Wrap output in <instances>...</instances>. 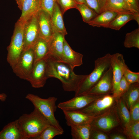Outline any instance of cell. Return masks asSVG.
<instances>
[{
	"mask_svg": "<svg viewBox=\"0 0 139 139\" xmlns=\"http://www.w3.org/2000/svg\"><path fill=\"white\" fill-rule=\"evenodd\" d=\"M34 63L33 52L31 48L23 51L16 64L12 68L13 72L20 78L27 80Z\"/></svg>",
	"mask_w": 139,
	"mask_h": 139,
	"instance_id": "6",
	"label": "cell"
},
{
	"mask_svg": "<svg viewBox=\"0 0 139 139\" xmlns=\"http://www.w3.org/2000/svg\"><path fill=\"white\" fill-rule=\"evenodd\" d=\"M107 0H85L87 4L98 14L103 11Z\"/></svg>",
	"mask_w": 139,
	"mask_h": 139,
	"instance_id": "31",
	"label": "cell"
},
{
	"mask_svg": "<svg viewBox=\"0 0 139 139\" xmlns=\"http://www.w3.org/2000/svg\"><path fill=\"white\" fill-rule=\"evenodd\" d=\"M112 88L113 89L112 73L111 67L86 94L96 95L106 94L109 92Z\"/></svg>",
	"mask_w": 139,
	"mask_h": 139,
	"instance_id": "14",
	"label": "cell"
},
{
	"mask_svg": "<svg viewBox=\"0 0 139 139\" xmlns=\"http://www.w3.org/2000/svg\"><path fill=\"white\" fill-rule=\"evenodd\" d=\"M111 11L117 14L136 13L132 11L124 0H107L103 11Z\"/></svg>",
	"mask_w": 139,
	"mask_h": 139,
	"instance_id": "23",
	"label": "cell"
},
{
	"mask_svg": "<svg viewBox=\"0 0 139 139\" xmlns=\"http://www.w3.org/2000/svg\"><path fill=\"white\" fill-rule=\"evenodd\" d=\"M130 84L123 76L119 83L116 93L114 96L118 97L123 95L128 89Z\"/></svg>",
	"mask_w": 139,
	"mask_h": 139,
	"instance_id": "34",
	"label": "cell"
},
{
	"mask_svg": "<svg viewBox=\"0 0 139 139\" xmlns=\"http://www.w3.org/2000/svg\"><path fill=\"white\" fill-rule=\"evenodd\" d=\"M111 138L112 139H125L124 136L120 135H114L112 136Z\"/></svg>",
	"mask_w": 139,
	"mask_h": 139,
	"instance_id": "41",
	"label": "cell"
},
{
	"mask_svg": "<svg viewBox=\"0 0 139 139\" xmlns=\"http://www.w3.org/2000/svg\"><path fill=\"white\" fill-rule=\"evenodd\" d=\"M40 10V0H24L21 15L18 21L24 24L32 16Z\"/></svg>",
	"mask_w": 139,
	"mask_h": 139,
	"instance_id": "18",
	"label": "cell"
},
{
	"mask_svg": "<svg viewBox=\"0 0 139 139\" xmlns=\"http://www.w3.org/2000/svg\"><path fill=\"white\" fill-rule=\"evenodd\" d=\"M67 125L72 126L90 124L94 117L80 110H63Z\"/></svg>",
	"mask_w": 139,
	"mask_h": 139,
	"instance_id": "12",
	"label": "cell"
},
{
	"mask_svg": "<svg viewBox=\"0 0 139 139\" xmlns=\"http://www.w3.org/2000/svg\"><path fill=\"white\" fill-rule=\"evenodd\" d=\"M83 55L75 51L71 47L66 41L64 42L62 62L70 65L73 69L83 64Z\"/></svg>",
	"mask_w": 139,
	"mask_h": 139,
	"instance_id": "16",
	"label": "cell"
},
{
	"mask_svg": "<svg viewBox=\"0 0 139 139\" xmlns=\"http://www.w3.org/2000/svg\"><path fill=\"white\" fill-rule=\"evenodd\" d=\"M138 83H136L130 84L128 89L124 94L126 96L127 106L129 108H131L135 103L139 97Z\"/></svg>",
	"mask_w": 139,
	"mask_h": 139,
	"instance_id": "27",
	"label": "cell"
},
{
	"mask_svg": "<svg viewBox=\"0 0 139 139\" xmlns=\"http://www.w3.org/2000/svg\"><path fill=\"white\" fill-rule=\"evenodd\" d=\"M78 3H86L85 0H75Z\"/></svg>",
	"mask_w": 139,
	"mask_h": 139,
	"instance_id": "43",
	"label": "cell"
},
{
	"mask_svg": "<svg viewBox=\"0 0 139 139\" xmlns=\"http://www.w3.org/2000/svg\"><path fill=\"white\" fill-rule=\"evenodd\" d=\"M7 97L6 94L4 93L0 94V100L2 101H5Z\"/></svg>",
	"mask_w": 139,
	"mask_h": 139,
	"instance_id": "42",
	"label": "cell"
},
{
	"mask_svg": "<svg viewBox=\"0 0 139 139\" xmlns=\"http://www.w3.org/2000/svg\"><path fill=\"white\" fill-rule=\"evenodd\" d=\"M120 112L122 119L126 125L130 123L131 117L129 113L125 104L122 101L120 103Z\"/></svg>",
	"mask_w": 139,
	"mask_h": 139,
	"instance_id": "35",
	"label": "cell"
},
{
	"mask_svg": "<svg viewBox=\"0 0 139 139\" xmlns=\"http://www.w3.org/2000/svg\"><path fill=\"white\" fill-rule=\"evenodd\" d=\"M63 15L69 9L76 8L78 4L75 0H56Z\"/></svg>",
	"mask_w": 139,
	"mask_h": 139,
	"instance_id": "32",
	"label": "cell"
},
{
	"mask_svg": "<svg viewBox=\"0 0 139 139\" xmlns=\"http://www.w3.org/2000/svg\"><path fill=\"white\" fill-rule=\"evenodd\" d=\"M40 9L48 13L50 17L56 0H40Z\"/></svg>",
	"mask_w": 139,
	"mask_h": 139,
	"instance_id": "33",
	"label": "cell"
},
{
	"mask_svg": "<svg viewBox=\"0 0 139 139\" xmlns=\"http://www.w3.org/2000/svg\"><path fill=\"white\" fill-rule=\"evenodd\" d=\"M48 78H55L62 82L63 88L67 91L75 92L87 75H77L67 64L57 61L48 56L46 58Z\"/></svg>",
	"mask_w": 139,
	"mask_h": 139,
	"instance_id": "1",
	"label": "cell"
},
{
	"mask_svg": "<svg viewBox=\"0 0 139 139\" xmlns=\"http://www.w3.org/2000/svg\"><path fill=\"white\" fill-rule=\"evenodd\" d=\"M65 35L61 33L54 32L48 41L49 49L48 56L57 61L62 62Z\"/></svg>",
	"mask_w": 139,
	"mask_h": 139,
	"instance_id": "10",
	"label": "cell"
},
{
	"mask_svg": "<svg viewBox=\"0 0 139 139\" xmlns=\"http://www.w3.org/2000/svg\"><path fill=\"white\" fill-rule=\"evenodd\" d=\"M76 9L80 13L83 21L87 23L98 14L86 3H78Z\"/></svg>",
	"mask_w": 139,
	"mask_h": 139,
	"instance_id": "26",
	"label": "cell"
},
{
	"mask_svg": "<svg viewBox=\"0 0 139 139\" xmlns=\"http://www.w3.org/2000/svg\"><path fill=\"white\" fill-rule=\"evenodd\" d=\"M131 116L132 120L135 122L139 120V103H135L131 108Z\"/></svg>",
	"mask_w": 139,
	"mask_h": 139,
	"instance_id": "36",
	"label": "cell"
},
{
	"mask_svg": "<svg viewBox=\"0 0 139 139\" xmlns=\"http://www.w3.org/2000/svg\"><path fill=\"white\" fill-rule=\"evenodd\" d=\"M124 60L123 55L119 53L111 55V67L112 76V90L114 96L123 76L122 63Z\"/></svg>",
	"mask_w": 139,
	"mask_h": 139,
	"instance_id": "11",
	"label": "cell"
},
{
	"mask_svg": "<svg viewBox=\"0 0 139 139\" xmlns=\"http://www.w3.org/2000/svg\"><path fill=\"white\" fill-rule=\"evenodd\" d=\"M25 98L32 103L36 108L48 120L50 125L64 131L55 116L57 106L56 102L57 99L54 97L43 99L39 96L31 93H28Z\"/></svg>",
	"mask_w": 139,
	"mask_h": 139,
	"instance_id": "4",
	"label": "cell"
},
{
	"mask_svg": "<svg viewBox=\"0 0 139 139\" xmlns=\"http://www.w3.org/2000/svg\"><path fill=\"white\" fill-rule=\"evenodd\" d=\"M134 20L139 24V13H126L117 14L110 24L109 28L119 30L129 21Z\"/></svg>",
	"mask_w": 139,
	"mask_h": 139,
	"instance_id": "21",
	"label": "cell"
},
{
	"mask_svg": "<svg viewBox=\"0 0 139 139\" xmlns=\"http://www.w3.org/2000/svg\"><path fill=\"white\" fill-rule=\"evenodd\" d=\"M124 46L128 48L139 49V28L126 34L124 42Z\"/></svg>",
	"mask_w": 139,
	"mask_h": 139,
	"instance_id": "28",
	"label": "cell"
},
{
	"mask_svg": "<svg viewBox=\"0 0 139 139\" xmlns=\"http://www.w3.org/2000/svg\"><path fill=\"white\" fill-rule=\"evenodd\" d=\"M116 123V120L112 117L106 116L100 118L95 121L92 120L90 125L91 127H97L102 130L107 131L114 127Z\"/></svg>",
	"mask_w": 139,
	"mask_h": 139,
	"instance_id": "25",
	"label": "cell"
},
{
	"mask_svg": "<svg viewBox=\"0 0 139 139\" xmlns=\"http://www.w3.org/2000/svg\"><path fill=\"white\" fill-rule=\"evenodd\" d=\"M37 14L33 15L24 24L23 50L31 48L39 37Z\"/></svg>",
	"mask_w": 139,
	"mask_h": 139,
	"instance_id": "8",
	"label": "cell"
},
{
	"mask_svg": "<svg viewBox=\"0 0 139 139\" xmlns=\"http://www.w3.org/2000/svg\"><path fill=\"white\" fill-rule=\"evenodd\" d=\"M0 139H26L18 119L5 125L0 131Z\"/></svg>",
	"mask_w": 139,
	"mask_h": 139,
	"instance_id": "17",
	"label": "cell"
},
{
	"mask_svg": "<svg viewBox=\"0 0 139 139\" xmlns=\"http://www.w3.org/2000/svg\"><path fill=\"white\" fill-rule=\"evenodd\" d=\"M46 58L34 63L32 70L27 80L33 88L43 87L48 79L47 75Z\"/></svg>",
	"mask_w": 139,
	"mask_h": 139,
	"instance_id": "7",
	"label": "cell"
},
{
	"mask_svg": "<svg viewBox=\"0 0 139 139\" xmlns=\"http://www.w3.org/2000/svg\"><path fill=\"white\" fill-rule=\"evenodd\" d=\"M111 55L107 53L94 61V68L80 84L74 92L75 96L86 94L111 67Z\"/></svg>",
	"mask_w": 139,
	"mask_h": 139,
	"instance_id": "3",
	"label": "cell"
},
{
	"mask_svg": "<svg viewBox=\"0 0 139 139\" xmlns=\"http://www.w3.org/2000/svg\"><path fill=\"white\" fill-rule=\"evenodd\" d=\"M124 0L133 12L139 13V0Z\"/></svg>",
	"mask_w": 139,
	"mask_h": 139,
	"instance_id": "38",
	"label": "cell"
},
{
	"mask_svg": "<svg viewBox=\"0 0 139 139\" xmlns=\"http://www.w3.org/2000/svg\"><path fill=\"white\" fill-rule=\"evenodd\" d=\"M31 48L34 53V63L46 58L49 55L48 41L40 37H39Z\"/></svg>",
	"mask_w": 139,
	"mask_h": 139,
	"instance_id": "22",
	"label": "cell"
},
{
	"mask_svg": "<svg viewBox=\"0 0 139 139\" xmlns=\"http://www.w3.org/2000/svg\"><path fill=\"white\" fill-rule=\"evenodd\" d=\"M90 138L95 139H107V136L103 133H101L93 132L91 131Z\"/></svg>",
	"mask_w": 139,
	"mask_h": 139,
	"instance_id": "39",
	"label": "cell"
},
{
	"mask_svg": "<svg viewBox=\"0 0 139 139\" xmlns=\"http://www.w3.org/2000/svg\"><path fill=\"white\" fill-rule=\"evenodd\" d=\"M64 131L50 125L45 129L34 139H52L55 136L63 134Z\"/></svg>",
	"mask_w": 139,
	"mask_h": 139,
	"instance_id": "29",
	"label": "cell"
},
{
	"mask_svg": "<svg viewBox=\"0 0 139 139\" xmlns=\"http://www.w3.org/2000/svg\"><path fill=\"white\" fill-rule=\"evenodd\" d=\"M62 14L60 8L56 3L54 7L51 16L53 33L59 32L67 34L65 27Z\"/></svg>",
	"mask_w": 139,
	"mask_h": 139,
	"instance_id": "19",
	"label": "cell"
},
{
	"mask_svg": "<svg viewBox=\"0 0 139 139\" xmlns=\"http://www.w3.org/2000/svg\"><path fill=\"white\" fill-rule=\"evenodd\" d=\"M15 0L18 5V7L20 10H21L22 9L23 3L24 0Z\"/></svg>",
	"mask_w": 139,
	"mask_h": 139,
	"instance_id": "40",
	"label": "cell"
},
{
	"mask_svg": "<svg viewBox=\"0 0 139 139\" xmlns=\"http://www.w3.org/2000/svg\"><path fill=\"white\" fill-rule=\"evenodd\" d=\"M117 14L109 11H105L98 15L88 23L93 27L109 28L111 23Z\"/></svg>",
	"mask_w": 139,
	"mask_h": 139,
	"instance_id": "20",
	"label": "cell"
},
{
	"mask_svg": "<svg viewBox=\"0 0 139 139\" xmlns=\"http://www.w3.org/2000/svg\"><path fill=\"white\" fill-rule=\"evenodd\" d=\"M96 100L80 111L94 117L110 107L113 101V97L109 95L106 96L100 99Z\"/></svg>",
	"mask_w": 139,
	"mask_h": 139,
	"instance_id": "15",
	"label": "cell"
},
{
	"mask_svg": "<svg viewBox=\"0 0 139 139\" xmlns=\"http://www.w3.org/2000/svg\"><path fill=\"white\" fill-rule=\"evenodd\" d=\"M96 98L95 95L89 94L75 96L69 100L59 103L57 107L62 110H80Z\"/></svg>",
	"mask_w": 139,
	"mask_h": 139,
	"instance_id": "9",
	"label": "cell"
},
{
	"mask_svg": "<svg viewBox=\"0 0 139 139\" xmlns=\"http://www.w3.org/2000/svg\"><path fill=\"white\" fill-rule=\"evenodd\" d=\"M130 129V134L134 138H139V121L135 122L132 125Z\"/></svg>",
	"mask_w": 139,
	"mask_h": 139,
	"instance_id": "37",
	"label": "cell"
},
{
	"mask_svg": "<svg viewBox=\"0 0 139 139\" xmlns=\"http://www.w3.org/2000/svg\"><path fill=\"white\" fill-rule=\"evenodd\" d=\"M24 24L18 21L16 22L10 44L7 47V60L12 69L16 64L23 50Z\"/></svg>",
	"mask_w": 139,
	"mask_h": 139,
	"instance_id": "5",
	"label": "cell"
},
{
	"mask_svg": "<svg viewBox=\"0 0 139 139\" xmlns=\"http://www.w3.org/2000/svg\"><path fill=\"white\" fill-rule=\"evenodd\" d=\"M71 134L73 139H89L90 137L91 127L90 124L71 127Z\"/></svg>",
	"mask_w": 139,
	"mask_h": 139,
	"instance_id": "24",
	"label": "cell"
},
{
	"mask_svg": "<svg viewBox=\"0 0 139 139\" xmlns=\"http://www.w3.org/2000/svg\"><path fill=\"white\" fill-rule=\"evenodd\" d=\"M122 68L123 76L130 84L139 83V73L131 71L125 64L124 60L122 62Z\"/></svg>",
	"mask_w": 139,
	"mask_h": 139,
	"instance_id": "30",
	"label": "cell"
},
{
	"mask_svg": "<svg viewBox=\"0 0 139 139\" xmlns=\"http://www.w3.org/2000/svg\"><path fill=\"white\" fill-rule=\"evenodd\" d=\"M26 139H34L51 125L48 120L36 108L29 114H24L17 119Z\"/></svg>",
	"mask_w": 139,
	"mask_h": 139,
	"instance_id": "2",
	"label": "cell"
},
{
	"mask_svg": "<svg viewBox=\"0 0 139 139\" xmlns=\"http://www.w3.org/2000/svg\"><path fill=\"white\" fill-rule=\"evenodd\" d=\"M39 37L48 41L53 33L51 17L47 12L40 10L37 14Z\"/></svg>",
	"mask_w": 139,
	"mask_h": 139,
	"instance_id": "13",
	"label": "cell"
}]
</instances>
